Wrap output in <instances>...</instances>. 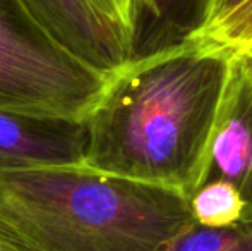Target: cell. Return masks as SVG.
Listing matches in <instances>:
<instances>
[{
	"label": "cell",
	"instance_id": "12",
	"mask_svg": "<svg viewBox=\"0 0 252 251\" xmlns=\"http://www.w3.org/2000/svg\"><path fill=\"white\" fill-rule=\"evenodd\" d=\"M242 2H246V0H206V14L201 30L215 24L216 21H220L223 16H226L230 10L239 7Z\"/></svg>",
	"mask_w": 252,
	"mask_h": 251
},
{
	"label": "cell",
	"instance_id": "15",
	"mask_svg": "<svg viewBox=\"0 0 252 251\" xmlns=\"http://www.w3.org/2000/svg\"><path fill=\"white\" fill-rule=\"evenodd\" d=\"M0 251H7L5 248H2V246H0Z\"/></svg>",
	"mask_w": 252,
	"mask_h": 251
},
{
	"label": "cell",
	"instance_id": "5",
	"mask_svg": "<svg viewBox=\"0 0 252 251\" xmlns=\"http://www.w3.org/2000/svg\"><path fill=\"white\" fill-rule=\"evenodd\" d=\"M63 48L110 77L132 57L130 40L90 0H26Z\"/></svg>",
	"mask_w": 252,
	"mask_h": 251
},
{
	"label": "cell",
	"instance_id": "13",
	"mask_svg": "<svg viewBox=\"0 0 252 251\" xmlns=\"http://www.w3.org/2000/svg\"><path fill=\"white\" fill-rule=\"evenodd\" d=\"M242 54H246V55H247V59H249V64H251V71H252V50L242 52Z\"/></svg>",
	"mask_w": 252,
	"mask_h": 251
},
{
	"label": "cell",
	"instance_id": "2",
	"mask_svg": "<svg viewBox=\"0 0 252 251\" xmlns=\"http://www.w3.org/2000/svg\"><path fill=\"white\" fill-rule=\"evenodd\" d=\"M192 222L180 191L84 164L0 171L7 251H159Z\"/></svg>",
	"mask_w": 252,
	"mask_h": 251
},
{
	"label": "cell",
	"instance_id": "14",
	"mask_svg": "<svg viewBox=\"0 0 252 251\" xmlns=\"http://www.w3.org/2000/svg\"><path fill=\"white\" fill-rule=\"evenodd\" d=\"M130 2H132V5H134V21H136V2L137 0H130Z\"/></svg>",
	"mask_w": 252,
	"mask_h": 251
},
{
	"label": "cell",
	"instance_id": "3",
	"mask_svg": "<svg viewBox=\"0 0 252 251\" xmlns=\"http://www.w3.org/2000/svg\"><path fill=\"white\" fill-rule=\"evenodd\" d=\"M106 81L52 36L26 0H0V108L83 121Z\"/></svg>",
	"mask_w": 252,
	"mask_h": 251
},
{
	"label": "cell",
	"instance_id": "4",
	"mask_svg": "<svg viewBox=\"0 0 252 251\" xmlns=\"http://www.w3.org/2000/svg\"><path fill=\"white\" fill-rule=\"evenodd\" d=\"M209 179L233 186L246 205L242 222H252V71L242 52H233L230 61L197 184Z\"/></svg>",
	"mask_w": 252,
	"mask_h": 251
},
{
	"label": "cell",
	"instance_id": "1",
	"mask_svg": "<svg viewBox=\"0 0 252 251\" xmlns=\"http://www.w3.org/2000/svg\"><path fill=\"white\" fill-rule=\"evenodd\" d=\"M233 52L190 36L130 59L86 115V167L192 193L201 176Z\"/></svg>",
	"mask_w": 252,
	"mask_h": 251
},
{
	"label": "cell",
	"instance_id": "8",
	"mask_svg": "<svg viewBox=\"0 0 252 251\" xmlns=\"http://www.w3.org/2000/svg\"><path fill=\"white\" fill-rule=\"evenodd\" d=\"M192 220L202 227H228L244 220L246 205L240 194L228 182L209 179L196 186L189 194Z\"/></svg>",
	"mask_w": 252,
	"mask_h": 251
},
{
	"label": "cell",
	"instance_id": "9",
	"mask_svg": "<svg viewBox=\"0 0 252 251\" xmlns=\"http://www.w3.org/2000/svg\"><path fill=\"white\" fill-rule=\"evenodd\" d=\"M159 251H252V222L220 229L192 222Z\"/></svg>",
	"mask_w": 252,
	"mask_h": 251
},
{
	"label": "cell",
	"instance_id": "6",
	"mask_svg": "<svg viewBox=\"0 0 252 251\" xmlns=\"http://www.w3.org/2000/svg\"><path fill=\"white\" fill-rule=\"evenodd\" d=\"M86 122L0 108V171L84 162Z\"/></svg>",
	"mask_w": 252,
	"mask_h": 251
},
{
	"label": "cell",
	"instance_id": "10",
	"mask_svg": "<svg viewBox=\"0 0 252 251\" xmlns=\"http://www.w3.org/2000/svg\"><path fill=\"white\" fill-rule=\"evenodd\" d=\"M194 36L208 40L230 52L252 50V0H246L215 24Z\"/></svg>",
	"mask_w": 252,
	"mask_h": 251
},
{
	"label": "cell",
	"instance_id": "11",
	"mask_svg": "<svg viewBox=\"0 0 252 251\" xmlns=\"http://www.w3.org/2000/svg\"><path fill=\"white\" fill-rule=\"evenodd\" d=\"M96 10H100L108 21L119 26L129 36L132 45L134 33V5L130 0H90Z\"/></svg>",
	"mask_w": 252,
	"mask_h": 251
},
{
	"label": "cell",
	"instance_id": "7",
	"mask_svg": "<svg viewBox=\"0 0 252 251\" xmlns=\"http://www.w3.org/2000/svg\"><path fill=\"white\" fill-rule=\"evenodd\" d=\"M206 0H137L132 57H144L194 36L204 23Z\"/></svg>",
	"mask_w": 252,
	"mask_h": 251
}]
</instances>
